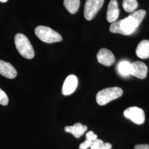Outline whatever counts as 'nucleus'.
<instances>
[{
    "mask_svg": "<svg viewBox=\"0 0 149 149\" xmlns=\"http://www.w3.org/2000/svg\"><path fill=\"white\" fill-rule=\"evenodd\" d=\"M98 61L104 66H111L115 62V56L112 52L106 48H102L97 54Z\"/></svg>",
    "mask_w": 149,
    "mask_h": 149,
    "instance_id": "6",
    "label": "nucleus"
},
{
    "mask_svg": "<svg viewBox=\"0 0 149 149\" xmlns=\"http://www.w3.org/2000/svg\"><path fill=\"white\" fill-rule=\"evenodd\" d=\"M8 0H0V2H2V3H5Z\"/></svg>",
    "mask_w": 149,
    "mask_h": 149,
    "instance_id": "24",
    "label": "nucleus"
},
{
    "mask_svg": "<svg viewBox=\"0 0 149 149\" xmlns=\"http://www.w3.org/2000/svg\"><path fill=\"white\" fill-rule=\"evenodd\" d=\"M0 74L7 79H13L17 76V71L10 63L0 60Z\"/></svg>",
    "mask_w": 149,
    "mask_h": 149,
    "instance_id": "10",
    "label": "nucleus"
},
{
    "mask_svg": "<svg viewBox=\"0 0 149 149\" xmlns=\"http://www.w3.org/2000/svg\"><path fill=\"white\" fill-rule=\"evenodd\" d=\"M34 32L37 37L45 43H56L63 40L60 34L49 27L39 26L35 29Z\"/></svg>",
    "mask_w": 149,
    "mask_h": 149,
    "instance_id": "3",
    "label": "nucleus"
},
{
    "mask_svg": "<svg viewBox=\"0 0 149 149\" xmlns=\"http://www.w3.org/2000/svg\"><path fill=\"white\" fill-rule=\"evenodd\" d=\"M15 43L18 53L28 59H32L34 56V51L28 38L21 33L17 34L15 37Z\"/></svg>",
    "mask_w": 149,
    "mask_h": 149,
    "instance_id": "1",
    "label": "nucleus"
},
{
    "mask_svg": "<svg viewBox=\"0 0 149 149\" xmlns=\"http://www.w3.org/2000/svg\"><path fill=\"white\" fill-rule=\"evenodd\" d=\"M132 69V68L131 63H129L127 61H122L118 65L119 72L124 76L131 75Z\"/></svg>",
    "mask_w": 149,
    "mask_h": 149,
    "instance_id": "15",
    "label": "nucleus"
},
{
    "mask_svg": "<svg viewBox=\"0 0 149 149\" xmlns=\"http://www.w3.org/2000/svg\"><path fill=\"white\" fill-rule=\"evenodd\" d=\"M104 0H86L84 8V16L87 21L92 20L100 11Z\"/></svg>",
    "mask_w": 149,
    "mask_h": 149,
    "instance_id": "4",
    "label": "nucleus"
},
{
    "mask_svg": "<svg viewBox=\"0 0 149 149\" xmlns=\"http://www.w3.org/2000/svg\"><path fill=\"white\" fill-rule=\"evenodd\" d=\"M136 54L140 59H146L149 58V40H143L139 43L136 49Z\"/></svg>",
    "mask_w": 149,
    "mask_h": 149,
    "instance_id": "13",
    "label": "nucleus"
},
{
    "mask_svg": "<svg viewBox=\"0 0 149 149\" xmlns=\"http://www.w3.org/2000/svg\"><path fill=\"white\" fill-rule=\"evenodd\" d=\"M122 6L124 10L127 12H133L138 7L136 0H123Z\"/></svg>",
    "mask_w": 149,
    "mask_h": 149,
    "instance_id": "16",
    "label": "nucleus"
},
{
    "mask_svg": "<svg viewBox=\"0 0 149 149\" xmlns=\"http://www.w3.org/2000/svg\"><path fill=\"white\" fill-rule=\"evenodd\" d=\"M135 149H149L148 144H139L135 146Z\"/></svg>",
    "mask_w": 149,
    "mask_h": 149,
    "instance_id": "23",
    "label": "nucleus"
},
{
    "mask_svg": "<svg viewBox=\"0 0 149 149\" xmlns=\"http://www.w3.org/2000/svg\"><path fill=\"white\" fill-rule=\"evenodd\" d=\"M8 103V98L5 92L0 88V104L2 106H7Z\"/></svg>",
    "mask_w": 149,
    "mask_h": 149,
    "instance_id": "20",
    "label": "nucleus"
},
{
    "mask_svg": "<svg viewBox=\"0 0 149 149\" xmlns=\"http://www.w3.org/2000/svg\"><path fill=\"white\" fill-rule=\"evenodd\" d=\"M80 0H64V5L71 14L76 13L80 7Z\"/></svg>",
    "mask_w": 149,
    "mask_h": 149,
    "instance_id": "14",
    "label": "nucleus"
},
{
    "mask_svg": "<svg viewBox=\"0 0 149 149\" xmlns=\"http://www.w3.org/2000/svg\"><path fill=\"white\" fill-rule=\"evenodd\" d=\"M146 12L144 10H140L138 11L134 12L129 16L133 17L134 19L137 22L139 26L141 24L143 19H144L145 16L146 15Z\"/></svg>",
    "mask_w": 149,
    "mask_h": 149,
    "instance_id": "19",
    "label": "nucleus"
},
{
    "mask_svg": "<svg viewBox=\"0 0 149 149\" xmlns=\"http://www.w3.org/2000/svg\"><path fill=\"white\" fill-rule=\"evenodd\" d=\"M124 117L136 124H142L145 119L144 111L138 107H130L124 112Z\"/></svg>",
    "mask_w": 149,
    "mask_h": 149,
    "instance_id": "5",
    "label": "nucleus"
},
{
    "mask_svg": "<svg viewBox=\"0 0 149 149\" xmlns=\"http://www.w3.org/2000/svg\"><path fill=\"white\" fill-rule=\"evenodd\" d=\"M138 26L137 22L131 16H129L125 19L121 20V27L125 36L133 33Z\"/></svg>",
    "mask_w": 149,
    "mask_h": 149,
    "instance_id": "11",
    "label": "nucleus"
},
{
    "mask_svg": "<svg viewBox=\"0 0 149 149\" xmlns=\"http://www.w3.org/2000/svg\"><path fill=\"white\" fill-rule=\"evenodd\" d=\"M92 141L88 139H86L85 141L82 143L80 144L79 146L80 149H87L88 148H90L91 145L92 144Z\"/></svg>",
    "mask_w": 149,
    "mask_h": 149,
    "instance_id": "22",
    "label": "nucleus"
},
{
    "mask_svg": "<svg viewBox=\"0 0 149 149\" xmlns=\"http://www.w3.org/2000/svg\"><path fill=\"white\" fill-rule=\"evenodd\" d=\"M66 132L72 134L75 138H79L87 130V127L80 123H75L73 126H66L64 128Z\"/></svg>",
    "mask_w": 149,
    "mask_h": 149,
    "instance_id": "12",
    "label": "nucleus"
},
{
    "mask_svg": "<svg viewBox=\"0 0 149 149\" xmlns=\"http://www.w3.org/2000/svg\"><path fill=\"white\" fill-rule=\"evenodd\" d=\"M131 65L132 68L131 75L140 79H144L146 77L148 67L143 62L137 61L131 63Z\"/></svg>",
    "mask_w": 149,
    "mask_h": 149,
    "instance_id": "8",
    "label": "nucleus"
},
{
    "mask_svg": "<svg viewBox=\"0 0 149 149\" xmlns=\"http://www.w3.org/2000/svg\"><path fill=\"white\" fill-rule=\"evenodd\" d=\"M122 89L120 87H114L103 89L96 95V101L100 106L105 105L122 96Z\"/></svg>",
    "mask_w": 149,
    "mask_h": 149,
    "instance_id": "2",
    "label": "nucleus"
},
{
    "mask_svg": "<svg viewBox=\"0 0 149 149\" xmlns=\"http://www.w3.org/2000/svg\"><path fill=\"white\" fill-rule=\"evenodd\" d=\"M78 85L77 77L74 74H70L64 81L62 88V93L65 96L73 93Z\"/></svg>",
    "mask_w": 149,
    "mask_h": 149,
    "instance_id": "7",
    "label": "nucleus"
},
{
    "mask_svg": "<svg viewBox=\"0 0 149 149\" xmlns=\"http://www.w3.org/2000/svg\"><path fill=\"white\" fill-rule=\"evenodd\" d=\"M112 146L108 143H104L101 139H97L92 142L91 149H111Z\"/></svg>",
    "mask_w": 149,
    "mask_h": 149,
    "instance_id": "17",
    "label": "nucleus"
},
{
    "mask_svg": "<svg viewBox=\"0 0 149 149\" xmlns=\"http://www.w3.org/2000/svg\"><path fill=\"white\" fill-rule=\"evenodd\" d=\"M119 15V10L117 0H111L108 6L107 19L108 22L113 23L117 21Z\"/></svg>",
    "mask_w": 149,
    "mask_h": 149,
    "instance_id": "9",
    "label": "nucleus"
},
{
    "mask_svg": "<svg viewBox=\"0 0 149 149\" xmlns=\"http://www.w3.org/2000/svg\"><path fill=\"white\" fill-rule=\"evenodd\" d=\"M109 31L113 33H119L125 36L121 27V20L113 22L109 28Z\"/></svg>",
    "mask_w": 149,
    "mask_h": 149,
    "instance_id": "18",
    "label": "nucleus"
},
{
    "mask_svg": "<svg viewBox=\"0 0 149 149\" xmlns=\"http://www.w3.org/2000/svg\"><path fill=\"white\" fill-rule=\"evenodd\" d=\"M97 139V135L94 133L93 131H89L87 132L86 135V139L90 140L93 141Z\"/></svg>",
    "mask_w": 149,
    "mask_h": 149,
    "instance_id": "21",
    "label": "nucleus"
}]
</instances>
